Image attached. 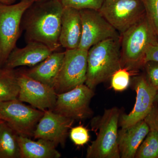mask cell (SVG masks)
<instances>
[{
	"label": "cell",
	"mask_w": 158,
	"mask_h": 158,
	"mask_svg": "<svg viewBox=\"0 0 158 158\" xmlns=\"http://www.w3.org/2000/svg\"><path fill=\"white\" fill-rule=\"evenodd\" d=\"M63 8L60 0L34 2L22 19L27 42L41 43L53 52L58 51L61 47L59 35Z\"/></svg>",
	"instance_id": "obj_1"
},
{
	"label": "cell",
	"mask_w": 158,
	"mask_h": 158,
	"mask_svg": "<svg viewBox=\"0 0 158 158\" xmlns=\"http://www.w3.org/2000/svg\"><path fill=\"white\" fill-rule=\"evenodd\" d=\"M158 42L155 31L145 15L120 35L121 68L131 73L138 72L143 68L148 48Z\"/></svg>",
	"instance_id": "obj_2"
},
{
	"label": "cell",
	"mask_w": 158,
	"mask_h": 158,
	"mask_svg": "<svg viewBox=\"0 0 158 158\" xmlns=\"http://www.w3.org/2000/svg\"><path fill=\"white\" fill-rule=\"evenodd\" d=\"M85 84L92 90L111 78L120 68V37L110 38L91 47L88 52Z\"/></svg>",
	"instance_id": "obj_3"
},
{
	"label": "cell",
	"mask_w": 158,
	"mask_h": 158,
	"mask_svg": "<svg viewBox=\"0 0 158 158\" xmlns=\"http://www.w3.org/2000/svg\"><path fill=\"white\" fill-rule=\"evenodd\" d=\"M120 115L118 108L113 107L92 118L90 126L96 138L87 148L86 158H120L117 142Z\"/></svg>",
	"instance_id": "obj_4"
},
{
	"label": "cell",
	"mask_w": 158,
	"mask_h": 158,
	"mask_svg": "<svg viewBox=\"0 0 158 158\" xmlns=\"http://www.w3.org/2000/svg\"><path fill=\"white\" fill-rule=\"evenodd\" d=\"M31 0H20L11 5L0 3V66L2 67L20 37L21 21Z\"/></svg>",
	"instance_id": "obj_5"
},
{
	"label": "cell",
	"mask_w": 158,
	"mask_h": 158,
	"mask_svg": "<svg viewBox=\"0 0 158 158\" xmlns=\"http://www.w3.org/2000/svg\"><path fill=\"white\" fill-rule=\"evenodd\" d=\"M98 11L120 35L146 15L142 0H104Z\"/></svg>",
	"instance_id": "obj_6"
},
{
	"label": "cell",
	"mask_w": 158,
	"mask_h": 158,
	"mask_svg": "<svg viewBox=\"0 0 158 158\" xmlns=\"http://www.w3.org/2000/svg\"><path fill=\"white\" fill-rule=\"evenodd\" d=\"M44 111L27 106L18 99L0 102V120L8 123L19 135L33 137Z\"/></svg>",
	"instance_id": "obj_7"
},
{
	"label": "cell",
	"mask_w": 158,
	"mask_h": 158,
	"mask_svg": "<svg viewBox=\"0 0 158 158\" xmlns=\"http://www.w3.org/2000/svg\"><path fill=\"white\" fill-rule=\"evenodd\" d=\"M88 52L79 48L65 50L62 66L54 86L57 94L85 84Z\"/></svg>",
	"instance_id": "obj_8"
},
{
	"label": "cell",
	"mask_w": 158,
	"mask_h": 158,
	"mask_svg": "<svg viewBox=\"0 0 158 158\" xmlns=\"http://www.w3.org/2000/svg\"><path fill=\"white\" fill-rule=\"evenodd\" d=\"M94 90L85 84L71 90L57 94L56 101L52 111L74 120H83L93 115L90 107Z\"/></svg>",
	"instance_id": "obj_9"
},
{
	"label": "cell",
	"mask_w": 158,
	"mask_h": 158,
	"mask_svg": "<svg viewBox=\"0 0 158 158\" xmlns=\"http://www.w3.org/2000/svg\"><path fill=\"white\" fill-rule=\"evenodd\" d=\"M82 32L78 48L88 51L98 43L110 38H119L120 34L106 19L98 10H79Z\"/></svg>",
	"instance_id": "obj_10"
},
{
	"label": "cell",
	"mask_w": 158,
	"mask_h": 158,
	"mask_svg": "<svg viewBox=\"0 0 158 158\" xmlns=\"http://www.w3.org/2000/svg\"><path fill=\"white\" fill-rule=\"evenodd\" d=\"M20 90L18 99L41 111L52 110L57 94L52 87L32 78L24 71H16Z\"/></svg>",
	"instance_id": "obj_11"
},
{
	"label": "cell",
	"mask_w": 158,
	"mask_h": 158,
	"mask_svg": "<svg viewBox=\"0 0 158 158\" xmlns=\"http://www.w3.org/2000/svg\"><path fill=\"white\" fill-rule=\"evenodd\" d=\"M132 86L136 91V102L131 111L119 117L121 128L127 127L144 120L152 109L157 90L142 74L134 78Z\"/></svg>",
	"instance_id": "obj_12"
},
{
	"label": "cell",
	"mask_w": 158,
	"mask_h": 158,
	"mask_svg": "<svg viewBox=\"0 0 158 158\" xmlns=\"http://www.w3.org/2000/svg\"><path fill=\"white\" fill-rule=\"evenodd\" d=\"M74 121L52 110H45L36 126L33 137L49 141L56 147L59 145L64 147Z\"/></svg>",
	"instance_id": "obj_13"
},
{
	"label": "cell",
	"mask_w": 158,
	"mask_h": 158,
	"mask_svg": "<svg viewBox=\"0 0 158 158\" xmlns=\"http://www.w3.org/2000/svg\"><path fill=\"white\" fill-rule=\"evenodd\" d=\"M22 48L15 47L9 55L3 67L14 69L19 66L32 67L39 64L53 52L45 44L36 41L27 42Z\"/></svg>",
	"instance_id": "obj_14"
},
{
	"label": "cell",
	"mask_w": 158,
	"mask_h": 158,
	"mask_svg": "<svg viewBox=\"0 0 158 158\" xmlns=\"http://www.w3.org/2000/svg\"><path fill=\"white\" fill-rule=\"evenodd\" d=\"M150 128L145 120L121 128L118 131L117 142L120 158H135L136 152Z\"/></svg>",
	"instance_id": "obj_15"
},
{
	"label": "cell",
	"mask_w": 158,
	"mask_h": 158,
	"mask_svg": "<svg viewBox=\"0 0 158 158\" xmlns=\"http://www.w3.org/2000/svg\"><path fill=\"white\" fill-rule=\"evenodd\" d=\"M82 32L80 11L64 7L61 18L59 42L65 50L78 48Z\"/></svg>",
	"instance_id": "obj_16"
},
{
	"label": "cell",
	"mask_w": 158,
	"mask_h": 158,
	"mask_svg": "<svg viewBox=\"0 0 158 158\" xmlns=\"http://www.w3.org/2000/svg\"><path fill=\"white\" fill-rule=\"evenodd\" d=\"M64 56L65 52H53L39 64L24 71L32 78L54 88Z\"/></svg>",
	"instance_id": "obj_17"
},
{
	"label": "cell",
	"mask_w": 158,
	"mask_h": 158,
	"mask_svg": "<svg viewBox=\"0 0 158 158\" xmlns=\"http://www.w3.org/2000/svg\"><path fill=\"white\" fill-rule=\"evenodd\" d=\"M20 158H60V153L52 143L43 139L32 140L29 137H18Z\"/></svg>",
	"instance_id": "obj_18"
},
{
	"label": "cell",
	"mask_w": 158,
	"mask_h": 158,
	"mask_svg": "<svg viewBox=\"0 0 158 158\" xmlns=\"http://www.w3.org/2000/svg\"><path fill=\"white\" fill-rule=\"evenodd\" d=\"M18 135L8 123H0V158H20Z\"/></svg>",
	"instance_id": "obj_19"
},
{
	"label": "cell",
	"mask_w": 158,
	"mask_h": 158,
	"mask_svg": "<svg viewBox=\"0 0 158 158\" xmlns=\"http://www.w3.org/2000/svg\"><path fill=\"white\" fill-rule=\"evenodd\" d=\"M19 90L16 71L2 67L0 69V102L18 98Z\"/></svg>",
	"instance_id": "obj_20"
},
{
	"label": "cell",
	"mask_w": 158,
	"mask_h": 158,
	"mask_svg": "<svg viewBox=\"0 0 158 158\" xmlns=\"http://www.w3.org/2000/svg\"><path fill=\"white\" fill-rule=\"evenodd\" d=\"M136 158H158V132L150 129L136 152Z\"/></svg>",
	"instance_id": "obj_21"
},
{
	"label": "cell",
	"mask_w": 158,
	"mask_h": 158,
	"mask_svg": "<svg viewBox=\"0 0 158 158\" xmlns=\"http://www.w3.org/2000/svg\"><path fill=\"white\" fill-rule=\"evenodd\" d=\"M131 73L127 69L120 68L111 77V87L116 91L126 90L131 82Z\"/></svg>",
	"instance_id": "obj_22"
},
{
	"label": "cell",
	"mask_w": 158,
	"mask_h": 158,
	"mask_svg": "<svg viewBox=\"0 0 158 158\" xmlns=\"http://www.w3.org/2000/svg\"><path fill=\"white\" fill-rule=\"evenodd\" d=\"M63 7L78 10L90 9L99 10L104 0H60Z\"/></svg>",
	"instance_id": "obj_23"
},
{
	"label": "cell",
	"mask_w": 158,
	"mask_h": 158,
	"mask_svg": "<svg viewBox=\"0 0 158 158\" xmlns=\"http://www.w3.org/2000/svg\"><path fill=\"white\" fill-rule=\"evenodd\" d=\"M146 15L152 25L158 38V0H142Z\"/></svg>",
	"instance_id": "obj_24"
},
{
	"label": "cell",
	"mask_w": 158,
	"mask_h": 158,
	"mask_svg": "<svg viewBox=\"0 0 158 158\" xmlns=\"http://www.w3.org/2000/svg\"><path fill=\"white\" fill-rule=\"evenodd\" d=\"M69 136L74 144L77 146L85 145L90 139L88 130L82 125L71 128Z\"/></svg>",
	"instance_id": "obj_25"
},
{
	"label": "cell",
	"mask_w": 158,
	"mask_h": 158,
	"mask_svg": "<svg viewBox=\"0 0 158 158\" xmlns=\"http://www.w3.org/2000/svg\"><path fill=\"white\" fill-rule=\"evenodd\" d=\"M143 68L146 78L149 83L158 90V62L149 61L144 63Z\"/></svg>",
	"instance_id": "obj_26"
},
{
	"label": "cell",
	"mask_w": 158,
	"mask_h": 158,
	"mask_svg": "<svg viewBox=\"0 0 158 158\" xmlns=\"http://www.w3.org/2000/svg\"><path fill=\"white\" fill-rule=\"evenodd\" d=\"M144 120L150 128L156 130L158 132V102H154L150 112Z\"/></svg>",
	"instance_id": "obj_27"
},
{
	"label": "cell",
	"mask_w": 158,
	"mask_h": 158,
	"mask_svg": "<svg viewBox=\"0 0 158 158\" xmlns=\"http://www.w3.org/2000/svg\"><path fill=\"white\" fill-rule=\"evenodd\" d=\"M149 61L158 62V42L149 46L146 51L145 63Z\"/></svg>",
	"instance_id": "obj_28"
},
{
	"label": "cell",
	"mask_w": 158,
	"mask_h": 158,
	"mask_svg": "<svg viewBox=\"0 0 158 158\" xmlns=\"http://www.w3.org/2000/svg\"><path fill=\"white\" fill-rule=\"evenodd\" d=\"M17 0H0V3L6 5H11L14 4Z\"/></svg>",
	"instance_id": "obj_29"
},
{
	"label": "cell",
	"mask_w": 158,
	"mask_h": 158,
	"mask_svg": "<svg viewBox=\"0 0 158 158\" xmlns=\"http://www.w3.org/2000/svg\"><path fill=\"white\" fill-rule=\"evenodd\" d=\"M154 102H158V90L157 91L155 98Z\"/></svg>",
	"instance_id": "obj_30"
},
{
	"label": "cell",
	"mask_w": 158,
	"mask_h": 158,
	"mask_svg": "<svg viewBox=\"0 0 158 158\" xmlns=\"http://www.w3.org/2000/svg\"><path fill=\"white\" fill-rule=\"evenodd\" d=\"M34 2H40V1H45V0H31Z\"/></svg>",
	"instance_id": "obj_31"
},
{
	"label": "cell",
	"mask_w": 158,
	"mask_h": 158,
	"mask_svg": "<svg viewBox=\"0 0 158 158\" xmlns=\"http://www.w3.org/2000/svg\"><path fill=\"white\" fill-rule=\"evenodd\" d=\"M2 120H0V123H1V122H2Z\"/></svg>",
	"instance_id": "obj_32"
},
{
	"label": "cell",
	"mask_w": 158,
	"mask_h": 158,
	"mask_svg": "<svg viewBox=\"0 0 158 158\" xmlns=\"http://www.w3.org/2000/svg\"><path fill=\"white\" fill-rule=\"evenodd\" d=\"M2 68V67H1V66H0V69H1Z\"/></svg>",
	"instance_id": "obj_33"
}]
</instances>
